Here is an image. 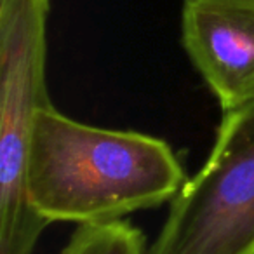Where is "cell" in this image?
I'll return each instance as SVG.
<instances>
[{
    "label": "cell",
    "mask_w": 254,
    "mask_h": 254,
    "mask_svg": "<svg viewBox=\"0 0 254 254\" xmlns=\"http://www.w3.org/2000/svg\"><path fill=\"white\" fill-rule=\"evenodd\" d=\"M187 180L180 157L157 136L77 122L53 103L37 113L25 185L47 225L124 219L171 202Z\"/></svg>",
    "instance_id": "obj_1"
},
{
    "label": "cell",
    "mask_w": 254,
    "mask_h": 254,
    "mask_svg": "<svg viewBox=\"0 0 254 254\" xmlns=\"http://www.w3.org/2000/svg\"><path fill=\"white\" fill-rule=\"evenodd\" d=\"M49 0H0V254H32L47 223L32 207L25 174L46 84Z\"/></svg>",
    "instance_id": "obj_2"
},
{
    "label": "cell",
    "mask_w": 254,
    "mask_h": 254,
    "mask_svg": "<svg viewBox=\"0 0 254 254\" xmlns=\"http://www.w3.org/2000/svg\"><path fill=\"white\" fill-rule=\"evenodd\" d=\"M148 254H254V103L223 113Z\"/></svg>",
    "instance_id": "obj_3"
},
{
    "label": "cell",
    "mask_w": 254,
    "mask_h": 254,
    "mask_svg": "<svg viewBox=\"0 0 254 254\" xmlns=\"http://www.w3.org/2000/svg\"><path fill=\"white\" fill-rule=\"evenodd\" d=\"M181 42L223 113L254 103V0H185Z\"/></svg>",
    "instance_id": "obj_4"
},
{
    "label": "cell",
    "mask_w": 254,
    "mask_h": 254,
    "mask_svg": "<svg viewBox=\"0 0 254 254\" xmlns=\"http://www.w3.org/2000/svg\"><path fill=\"white\" fill-rule=\"evenodd\" d=\"M145 233L126 219L84 223L60 254H148Z\"/></svg>",
    "instance_id": "obj_5"
}]
</instances>
